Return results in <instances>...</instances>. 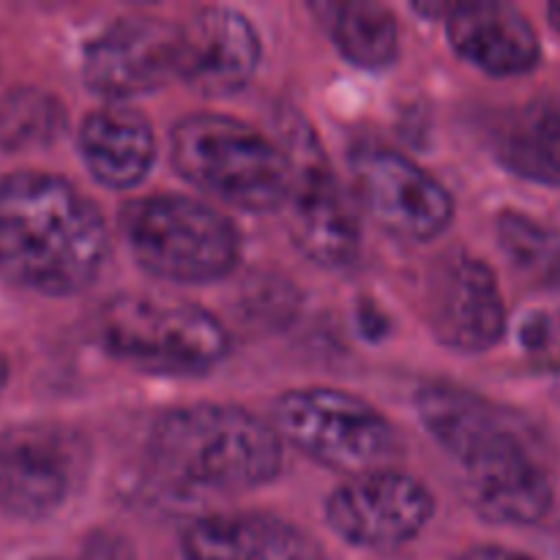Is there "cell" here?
Returning a JSON list of instances; mask_svg holds the SVG:
<instances>
[{"label": "cell", "instance_id": "obj_1", "mask_svg": "<svg viewBox=\"0 0 560 560\" xmlns=\"http://www.w3.org/2000/svg\"><path fill=\"white\" fill-rule=\"evenodd\" d=\"M416 410L438 443L457 459L481 517L534 525L556 498L539 435L512 410L452 383H427Z\"/></svg>", "mask_w": 560, "mask_h": 560}, {"label": "cell", "instance_id": "obj_2", "mask_svg": "<svg viewBox=\"0 0 560 560\" xmlns=\"http://www.w3.org/2000/svg\"><path fill=\"white\" fill-rule=\"evenodd\" d=\"M109 233L69 180L14 173L0 180V273L42 295H74L102 277Z\"/></svg>", "mask_w": 560, "mask_h": 560}, {"label": "cell", "instance_id": "obj_3", "mask_svg": "<svg viewBox=\"0 0 560 560\" xmlns=\"http://www.w3.org/2000/svg\"><path fill=\"white\" fill-rule=\"evenodd\" d=\"M148 454L173 490L197 495L257 490L282 470L277 430L233 405L170 410L153 424Z\"/></svg>", "mask_w": 560, "mask_h": 560}, {"label": "cell", "instance_id": "obj_4", "mask_svg": "<svg viewBox=\"0 0 560 560\" xmlns=\"http://www.w3.org/2000/svg\"><path fill=\"white\" fill-rule=\"evenodd\" d=\"M173 162L197 189L244 211H273L290 191V159L230 115H189L173 129Z\"/></svg>", "mask_w": 560, "mask_h": 560}, {"label": "cell", "instance_id": "obj_5", "mask_svg": "<svg viewBox=\"0 0 560 560\" xmlns=\"http://www.w3.org/2000/svg\"><path fill=\"white\" fill-rule=\"evenodd\" d=\"M135 260L170 282L200 284L228 277L238 262V230L206 202L180 195L135 200L120 211Z\"/></svg>", "mask_w": 560, "mask_h": 560}, {"label": "cell", "instance_id": "obj_6", "mask_svg": "<svg viewBox=\"0 0 560 560\" xmlns=\"http://www.w3.org/2000/svg\"><path fill=\"white\" fill-rule=\"evenodd\" d=\"M98 339L115 359L164 375H200L230 353L211 312L156 295H115L98 315Z\"/></svg>", "mask_w": 560, "mask_h": 560}, {"label": "cell", "instance_id": "obj_7", "mask_svg": "<svg viewBox=\"0 0 560 560\" xmlns=\"http://www.w3.org/2000/svg\"><path fill=\"white\" fill-rule=\"evenodd\" d=\"M277 427L326 468L372 474L399 454L392 421L364 399L334 388H299L277 402Z\"/></svg>", "mask_w": 560, "mask_h": 560}, {"label": "cell", "instance_id": "obj_8", "mask_svg": "<svg viewBox=\"0 0 560 560\" xmlns=\"http://www.w3.org/2000/svg\"><path fill=\"white\" fill-rule=\"evenodd\" d=\"M80 432L52 421L20 424L0 435V512L38 520L58 512L85 476Z\"/></svg>", "mask_w": 560, "mask_h": 560}, {"label": "cell", "instance_id": "obj_9", "mask_svg": "<svg viewBox=\"0 0 560 560\" xmlns=\"http://www.w3.org/2000/svg\"><path fill=\"white\" fill-rule=\"evenodd\" d=\"M288 224L295 246L323 268L353 266L361 252V230L353 208L310 129L290 131Z\"/></svg>", "mask_w": 560, "mask_h": 560}, {"label": "cell", "instance_id": "obj_10", "mask_svg": "<svg viewBox=\"0 0 560 560\" xmlns=\"http://www.w3.org/2000/svg\"><path fill=\"white\" fill-rule=\"evenodd\" d=\"M424 306L432 334L459 353H485L506 331V304L495 271L463 249L432 262Z\"/></svg>", "mask_w": 560, "mask_h": 560}, {"label": "cell", "instance_id": "obj_11", "mask_svg": "<svg viewBox=\"0 0 560 560\" xmlns=\"http://www.w3.org/2000/svg\"><path fill=\"white\" fill-rule=\"evenodd\" d=\"M435 498L419 479L399 470H372L339 487L326 503V520L345 541L366 550H394L427 528Z\"/></svg>", "mask_w": 560, "mask_h": 560}, {"label": "cell", "instance_id": "obj_12", "mask_svg": "<svg viewBox=\"0 0 560 560\" xmlns=\"http://www.w3.org/2000/svg\"><path fill=\"white\" fill-rule=\"evenodd\" d=\"M353 173L370 213L397 238L432 241L452 224V195L413 159L366 148L355 153Z\"/></svg>", "mask_w": 560, "mask_h": 560}, {"label": "cell", "instance_id": "obj_13", "mask_svg": "<svg viewBox=\"0 0 560 560\" xmlns=\"http://www.w3.org/2000/svg\"><path fill=\"white\" fill-rule=\"evenodd\" d=\"M178 27L153 16H124L98 33L82 55V77L107 98H131L178 77Z\"/></svg>", "mask_w": 560, "mask_h": 560}, {"label": "cell", "instance_id": "obj_14", "mask_svg": "<svg viewBox=\"0 0 560 560\" xmlns=\"http://www.w3.org/2000/svg\"><path fill=\"white\" fill-rule=\"evenodd\" d=\"M180 33L178 77L206 96H230L255 77L260 38L241 11L208 5L195 11Z\"/></svg>", "mask_w": 560, "mask_h": 560}, {"label": "cell", "instance_id": "obj_15", "mask_svg": "<svg viewBox=\"0 0 560 560\" xmlns=\"http://www.w3.org/2000/svg\"><path fill=\"white\" fill-rule=\"evenodd\" d=\"M452 47L492 77L528 74L541 60V42L528 16L501 0L441 3Z\"/></svg>", "mask_w": 560, "mask_h": 560}, {"label": "cell", "instance_id": "obj_16", "mask_svg": "<svg viewBox=\"0 0 560 560\" xmlns=\"http://www.w3.org/2000/svg\"><path fill=\"white\" fill-rule=\"evenodd\" d=\"M186 560H323L312 534L273 514H211L184 534Z\"/></svg>", "mask_w": 560, "mask_h": 560}, {"label": "cell", "instance_id": "obj_17", "mask_svg": "<svg viewBox=\"0 0 560 560\" xmlns=\"http://www.w3.org/2000/svg\"><path fill=\"white\" fill-rule=\"evenodd\" d=\"M77 142L88 173L109 189L140 184L156 156L151 124L126 107H104L88 115Z\"/></svg>", "mask_w": 560, "mask_h": 560}, {"label": "cell", "instance_id": "obj_18", "mask_svg": "<svg viewBox=\"0 0 560 560\" xmlns=\"http://www.w3.org/2000/svg\"><path fill=\"white\" fill-rule=\"evenodd\" d=\"M498 159L520 178L560 186V93L534 98L509 115L498 131Z\"/></svg>", "mask_w": 560, "mask_h": 560}, {"label": "cell", "instance_id": "obj_19", "mask_svg": "<svg viewBox=\"0 0 560 560\" xmlns=\"http://www.w3.org/2000/svg\"><path fill=\"white\" fill-rule=\"evenodd\" d=\"M326 22L339 52L361 69H383L397 58L399 27L392 9L366 0L326 5Z\"/></svg>", "mask_w": 560, "mask_h": 560}, {"label": "cell", "instance_id": "obj_20", "mask_svg": "<svg viewBox=\"0 0 560 560\" xmlns=\"http://www.w3.org/2000/svg\"><path fill=\"white\" fill-rule=\"evenodd\" d=\"M498 238L512 266L539 288H560V230L523 211L498 217Z\"/></svg>", "mask_w": 560, "mask_h": 560}, {"label": "cell", "instance_id": "obj_21", "mask_svg": "<svg viewBox=\"0 0 560 560\" xmlns=\"http://www.w3.org/2000/svg\"><path fill=\"white\" fill-rule=\"evenodd\" d=\"M63 129V109L38 91H16L0 107V142L5 148L47 145Z\"/></svg>", "mask_w": 560, "mask_h": 560}, {"label": "cell", "instance_id": "obj_22", "mask_svg": "<svg viewBox=\"0 0 560 560\" xmlns=\"http://www.w3.org/2000/svg\"><path fill=\"white\" fill-rule=\"evenodd\" d=\"M517 342L536 370L560 372V310H534L520 320Z\"/></svg>", "mask_w": 560, "mask_h": 560}, {"label": "cell", "instance_id": "obj_23", "mask_svg": "<svg viewBox=\"0 0 560 560\" xmlns=\"http://www.w3.org/2000/svg\"><path fill=\"white\" fill-rule=\"evenodd\" d=\"M463 560H534L528 556H520V552L503 550V547H479V550L468 552Z\"/></svg>", "mask_w": 560, "mask_h": 560}, {"label": "cell", "instance_id": "obj_24", "mask_svg": "<svg viewBox=\"0 0 560 560\" xmlns=\"http://www.w3.org/2000/svg\"><path fill=\"white\" fill-rule=\"evenodd\" d=\"M547 16H550V25L560 33V0H558V3H550V9H547Z\"/></svg>", "mask_w": 560, "mask_h": 560}]
</instances>
